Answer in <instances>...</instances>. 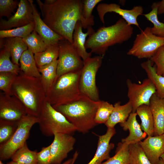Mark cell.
Here are the masks:
<instances>
[{"mask_svg":"<svg viewBox=\"0 0 164 164\" xmlns=\"http://www.w3.org/2000/svg\"><path fill=\"white\" fill-rule=\"evenodd\" d=\"M34 21L26 25L10 29L0 30L1 39L17 37L24 38L30 34L34 30Z\"/></svg>","mask_w":164,"mask_h":164,"instance_id":"cell-35","label":"cell"},{"mask_svg":"<svg viewBox=\"0 0 164 164\" xmlns=\"http://www.w3.org/2000/svg\"><path fill=\"white\" fill-rule=\"evenodd\" d=\"M27 114L22 103L12 95L0 93V120L19 122Z\"/></svg>","mask_w":164,"mask_h":164,"instance_id":"cell-12","label":"cell"},{"mask_svg":"<svg viewBox=\"0 0 164 164\" xmlns=\"http://www.w3.org/2000/svg\"><path fill=\"white\" fill-rule=\"evenodd\" d=\"M128 164H152L138 143L129 145Z\"/></svg>","mask_w":164,"mask_h":164,"instance_id":"cell-34","label":"cell"},{"mask_svg":"<svg viewBox=\"0 0 164 164\" xmlns=\"http://www.w3.org/2000/svg\"><path fill=\"white\" fill-rule=\"evenodd\" d=\"M32 7L34 21L35 23L34 30L42 38L48 46L51 44L58 43L59 41L64 39L51 29L40 17L36 7L32 0H29Z\"/></svg>","mask_w":164,"mask_h":164,"instance_id":"cell-18","label":"cell"},{"mask_svg":"<svg viewBox=\"0 0 164 164\" xmlns=\"http://www.w3.org/2000/svg\"><path fill=\"white\" fill-rule=\"evenodd\" d=\"M0 48L6 47L10 53L12 62L19 66L20 58L23 52L28 50L22 39L17 37L0 38Z\"/></svg>","mask_w":164,"mask_h":164,"instance_id":"cell-22","label":"cell"},{"mask_svg":"<svg viewBox=\"0 0 164 164\" xmlns=\"http://www.w3.org/2000/svg\"><path fill=\"white\" fill-rule=\"evenodd\" d=\"M0 49H1L0 52V72H9L19 75L21 71L20 67L11 61L10 51L5 47Z\"/></svg>","mask_w":164,"mask_h":164,"instance_id":"cell-33","label":"cell"},{"mask_svg":"<svg viewBox=\"0 0 164 164\" xmlns=\"http://www.w3.org/2000/svg\"><path fill=\"white\" fill-rule=\"evenodd\" d=\"M38 117L27 114L19 122L18 127L11 138L4 144L0 145V160L5 161L12 155L26 142L31 129L38 123Z\"/></svg>","mask_w":164,"mask_h":164,"instance_id":"cell-8","label":"cell"},{"mask_svg":"<svg viewBox=\"0 0 164 164\" xmlns=\"http://www.w3.org/2000/svg\"><path fill=\"white\" fill-rule=\"evenodd\" d=\"M18 75L11 72H0V90L7 94L12 95V88Z\"/></svg>","mask_w":164,"mask_h":164,"instance_id":"cell-39","label":"cell"},{"mask_svg":"<svg viewBox=\"0 0 164 164\" xmlns=\"http://www.w3.org/2000/svg\"><path fill=\"white\" fill-rule=\"evenodd\" d=\"M100 101L81 95L71 102L53 106L74 126L77 131L85 134L97 125L94 118Z\"/></svg>","mask_w":164,"mask_h":164,"instance_id":"cell-3","label":"cell"},{"mask_svg":"<svg viewBox=\"0 0 164 164\" xmlns=\"http://www.w3.org/2000/svg\"><path fill=\"white\" fill-rule=\"evenodd\" d=\"M43 20L53 31L73 43V36L76 25L81 21L83 28L90 27L82 15V0H56L47 5L37 0Z\"/></svg>","mask_w":164,"mask_h":164,"instance_id":"cell-1","label":"cell"},{"mask_svg":"<svg viewBox=\"0 0 164 164\" xmlns=\"http://www.w3.org/2000/svg\"><path fill=\"white\" fill-rule=\"evenodd\" d=\"M116 133L114 128H109L104 134L97 135L98 141L97 150L94 156L87 164H101L104 160L110 158V153L114 147V144L110 143V141Z\"/></svg>","mask_w":164,"mask_h":164,"instance_id":"cell-17","label":"cell"},{"mask_svg":"<svg viewBox=\"0 0 164 164\" xmlns=\"http://www.w3.org/2000/svg\"><path fill=\"white\" fill-rule=\"evenodd\" d=\"M58 60L44 66L38 67L41 74L40 80L46 94L57 77Z\"/></svg>","mask_w":164,"mask_h":164,"instance_id":"cell-26","label":"cell"},{"mask_svg":"<svg viewBox=\"0 0 164 164\" xmlns=\"http://www.w3.org/2000/svg\"><path fill=\"white\" fill-rule=\"evenodd\" d=\"M50 144L51 164H60L73 149L76 140L72 135L55 133Z\"/></svg>","mask_w":164,"mask_h":164,"instance_id":"cell-14","label":"cell"},{"mask_svg":"<svg viewBox=\"0 0 164 164\" xmlns=\"http://www.w3.org/2000/svg\"><path fill=\"white\" fill-rule=\"evenodd\" d=\"M21 72L25 75L40 78L41 74L36 65L33 53L29 50L25 51L19 60Z\"/></svg>","mask_w":164,"mask_h":164,"instance_id":"cell-25","label":"cell"},{"mask_svg":"<svg viewBox=\"0 0 164 164\" xmlns=\"http://www.w3.org/2000/svg\"><path fill=\"white\" fill-rule=\"evenodd\" d=\"M38 123L42 134L45 136H53L55 133L72 135L76 128L61 113L56 110L46 100L42 105Z\"/></svg>","mask_w":164,"mask_h":164,"instance_id":"cell-6","label":"cell"},{"mask_svg":"<svg viewBox=\"0 0 164 164\" xmlns=\"http://www.w3.org/2000/svg\"><path fill=\"white\" fill-rule=\"evenodd\" d=\"M152 10L144 14L146 19L152 23L153 26L151 28V32L157 36L164 37V23L161 22L158 18V2L153 3L151 7Z\"/></svg>","mask_w":164,"mask_h":164,"instance_id":"cell-32","label":"cell"},{"mask_svg":"<svg viewBox=\"0 0 164 164\" xmlns=\"http://www.w3.org/2000/svg\"><path fill=\"white\" fill-rule=\"evenodd\" d=\"M22 40L28 47V49L33 54L45 50L48 46L41 37L34 30Z\"/></svg>","mask_w":164,"mask_h":164,"instance_id":"cell-31","label":"cell"},{"mask_svg":"<svg viewBox=\"0 0 164 164\" xmlns=\"http://www.w3.org/2000/svg\"><path fill=\"white\" fill-rule=\"evenodd\" d=\"M7 164H23L19 163L16 162L12 161L8 162Z\"/></svg>","mask_w":164,"mask_h":164,"instance_id":"cell-47","label":"cell"},{"mask_svg":"<svg viewBox=\"0 0 164 164\" xmlns=\"http://www.w3.org/2000/svg\"><path fill=\"white\" fill-rule=\"evenodd\" d=\"M137 115L136 112H132L125 121L120 123V126L124 131L128 130L129 132L128 135L126 138H122L121 142L129 145L138 143L146 138L147 135L142 132L140 125L137 120Z\"/></svg>","mask_w":164,"mask_h":164,"instance_id":"cell-19","label":"cell"},{"mask_svg":"<svg viewBox=\"0 0 164 164\" xmlns=\"http://www.w3.org/2000/svg\"><path fill=\"white\" fill-rule=\"evenodd\" d=\"M58 45L57 77L81 70L84 66V61L72 44L64 39L59 41Z\"/></svg>","mask_w":164,"mask_h":164,"instance_id":"cell-10","label":"cell"},{"mask_svg":"<svg viewBox=\"0 0 164 164\" xmlns=\"http://www.w3.org/2000/svg\"><path fill=\"white\" fill-rule=\"evenodd\" d=\"M149 106L154 123L153 136L162 135L164 129V99L155 93L150 99Z\"/></svg>","mask_w":164,"mask_h":164,"instance_id":"cell-20","label":"cell"},{"mask_svg":"<svg viewBox=\"0 0 164 164\" xmlns=\"http://www.w3.org/2000/svg\"><path fill=\"white\" fill-rule=\"evenodd\" d=\"M81 70L57 77L46 94V100L52 106L67 104L79 97L81 95L79 81Z\"/></svg>","mask_w":164,"mask_h":164,"instance_id":"cell-5","label":"cell"},{"mask_svg":"<svg viewBox=\"0 0 164 164\" xmlns=\"http://www.w3.org/2000/svg\"><path fill=\"white\" fill-rule=\"evenodd\" d=\"M19 1L14 0H0V17H6L8 19L18 7Z\"/></svg>","mask_w":164,"mask_h":164,"instance_id":"cell-40","label":"cell"},{"mask_svg":"<svg viewBox=\"0 0 164 164\" xmlns=\"http://www.w3.org/2000/svg\"><path fill=\"white\" fill-rule=\"evenodd\" d=\"M152 164H155L164 153V134L148 136L138 143Z\"/></svg>","mask_w":164,"mask_h":164,"instance_id":"cell-16","label":"cell"},{"mask_svg":"<svg viewBox=\"0 0 164 164\" xmlns=\"http://www.w3.org/2000/svg\"><path fill=\"white\" fill-rule=\"evenodd\" d=\"M59 53L58 43L49 45L44 51L35 54L34 57L38 67L57 60Z\"/></svg>","mask_w":164,"mask_h":164,"instance_id":"cell-28","label":"cell"},{"mask_svg":"<svg viewBox=\"0 0 164 164\" xmlns=\"http://www.w3.org/2000/svg\"><path fill=\"white\" fill-rule=\"evenodd\" d=\"M129 145L124 142H119L117 145L115 154L101 164H128Z\"/></svg>","mask_w":164,"mask_h":164,"instance_id":"cell-30","label":"cell"},{"mask_svg":"<svg viewBox=\"0 0 164 164\" xmlns=\"http://www.w3.org/2000/svg\"><path fill=\"white\" fill-rule=\"evenodd\" d=\"M82 26L80 21H78L75 26L73 34L72 45L83 61L91 57L92 53L86 51L85 47L86 38L95 31L92 27L89 28L86 33L82 31Z\"/></svg>","mask_w":164,"mask_h":164,"instance_id":"cell-21","label":"cell"},{"mask_svg":"<svg viewBox=\"0 0 164 164\" xmlns=\"http://www.w3.org/2000/svg\"><path fill=\"white\" fill-rule=\"evenodd\" d=\"M50 145L43 147L41 150L37 153V160L38 164H51Z\"/></svg>","mask_w":164,"mask_h":164,"instance_id":"cell-42","label":"cell"},{"mask_svg":"<svg viewBox=\"0 0 164 164\" xmlns=\"http://www.w3.org/2000/svg\"><path fill=\"white\" fill-rule=\"evenodd\" d=\"M164 13V0L158 2V14Z\"/></svg>","mask_w":164,"mask_h":164,"instance_id":"cell-43","label":"cell"},{"mask_svg":"<svg viewBox=\"0 0 164 164\" xmlns=\"http://www.w3.org/2000/svg\"><path fill=\"white\" fill-rule=\"evenodd\" d=\"M11 92L23 105L27 114L39 116L46 99L40 78L26 76L21 71L13 84Z\"/></svg>","mask_w":164,"mask_h":164,"instance_id":"cell-4","label":"cell"},{"mask_svg":"<svg viewBox=\"0 0 164 164\" xmlns=\"http://www.w3.org/2000/svg\"><path fill=\"white\" fill-rule=\"evenodd\" d=\"M114 109V105L107 101L100 100L94 121L97 125L104 124L108 119Z\"/></svg>","mask_w":164,"mask_h":164,"instance_id":"cell-36","label":"cell"},{"mask_svg":"<svg viewBox=\"0 0 164 164\" xmlns=\"http://www.w3.org/2000/svg\"><path fill=\"white\" fill-rule=\"evenodd\" d=\"M149 59L141 63V66L145 71L149 78L155 86L156 95L159 97L164 99V76L157 74L155 65Z\"/></svg>","mask_w":164,"mask_h":164,"instance_id":"cell-24","label":"cell"},{"mask_svg":"<svg viewBox=\"0 0 164 164\" xmlns=\"http://www.w3.org/2000/svg\"><path fill=\"white\" fill-rule=\"evenodd\" d=\"M78 155V153H77L76 152V153L75 154V155H74V157L73 158V159H70L67 160V161H66L65 162H64V163H62V164H71L72 163L74 162V160H75L76 159V158L77 157V156Z\"/></svg>","mask_w":164,"mask_h":164,"instance_id":"cell-44","label":"cell"},{"mask_svg":"<svg viewBox=\"0 0 164 164\" xmlns=\"http://www.w3.org/2000/svg\"><path fill=\"white\" fill-rule=\"evenodd\" d=\"M97 10L99 19L103 24L104 23L105 15L108 12H114L121 16L128 24L134 25L138 27L137 18L139 15H142L143 12V8L141 6H135L128 10L122 9L120 5L114 3H100L97 7Z\"/></svg>","mask_w":164,"mask_h":164,"instance_id":"cell-13","label":"cell"},{"mask_svg":"<svg viewBox=\"0 0 164 164\" xmlns=\"http://www.w3.org/2000/svg\"><path fill=\"white\" fill-rule=\"evenodd\" d=\"M56 0H45L44 3L47 5H50L54 3Z\"/></svg>","mask_w":164,"mask_h":164,"instance_id":"cell-45","label":"cell"},{"mask_svg":"<svg viewBox=\"0 0 164 164\" xmlns=\"http://www.w3.org/2000/svg\"><path fill=\"white\" fill-rule=\"evenodd\" d=\"M160 158L164 161V153L162 155Z\"/></svg>","mask_w":164,"mask_h":164,"instance_id":"cell-48","label":"cell"},{"mask_svg":"<svg viewBox=\"0 0 164 164\" xmlns=\"http://www.w3.org/2000/svg\"><path fill=\"white\" fill-rule=\"evenodd\" d=\"M155 164H164V161L160 158L159 161Z\"/></svg>","mask_w":164,"mask_h":164,"instance_id":"cell-46","label":"cell"},{"mask_svg":"<svg viewBox=\"0 0 164 164\" xmlns=\"http://www.w3.org/2000/svg\"><path fill=\"white\" fill-rule=\"evenodd\" d=\"M128 88L127 96L132 105V112H136L140 106L145 104L149 105L150 99L156 93L153 84L148 78L144 79L141 84L133 83L128 79L126 80Z\"/></svg>","mask_w":164,"mask_h":164,"instance_id":"cell-11","label":"cell"},{"mask_svg":"<svg viewBox=\"0 0 164 164\" xmlns=\"http://www.w3.org/2000/svg\"><path fill=\"white\" fill-rule=\"evenodd\" d=\"M150 60L155 64L157 74L164 76V46L160 47Z\"/></svg>","mask_w":164,"mask_h":164,"instance_id":"cell-41","label":"cell"},{"mask_svg":"<svg viewBox=\"0 0 164 164\" xmlns=\"http://www.w3.org/2000/svg\"><path fill=\"white\" fill-rule=\"evenodd\" d=\"M34 22L33 10L29 0H20L15 13L8 20L1 19L0 30L12 29L26 25Z\"/></svg>","mask_w":164,"mask_h":164,"instance_id":"cell-15","label":"cell"},{"mask_svg":"<svg viewBox=\"0 0 164 164\" xmlns=\"http://www.w3.org/2000/svg\"><path fill=\"white\" fill-rule=\"evenodd\" d=\"M36 150L31 151L26 142L17 150L11 157L12 161L23 164H37Z\"/></svg>","mask_w":164,"mask_h":164,"instance_id":"cell-29","label":"cell"},{"mask_svg":"<svg viewBox=\"0 0 164 164\" xmlns=\"http://www.w3.org/2000/svg\"><path fill=\"white\" fill-rule=\"evenodd\" d=\"M132 111V105L130 101L124 105H121L120 102H118L114 105L112 112L104 124L107 128H114L118 123L125 121Z\"/></svg>","mask_w":164,"mask_h":164,"instance_id":"cell-23","label":"cell"},{"mask_svg":"<svg viewBox=\"0 0 164 164\" xmlns=\"http://www.w3.org/2000/svg\"><path fill=\"white\" fill-rule=\"evenodd\" d=\"M141 121V129L148 136H153L154 133L153 119L149 105H143L139 107L135 112Z\"/></svg>","mask_w":164,"mask_h":164,"instance_id":"cell-27","label":"cell"},{"mask_svg":"<svg viewBox=\"0 0 164 164\" xmlns=\"http://www.w3.org/2000/svg\"><path fill=\"white\" fill-rule=\"evenodd\" d=\"M164 46V37L154 35L151 28L147 27L136 35L132 47L127 54L138 59H150Z\"/></svg>","mask_w":164,"mask_h":164,"instance_id":"cell-9","label":"cell"},{"mask_svg":"<svg viewBox=\"0 0 164 164\" xmlns=\"http://www.w3.org/2000/svg\"><path fill=\"white\" fill-rule=\"evenodd\" d=\"M103 57L97 56L83 61L79 81L81 95L94 101H99V91L96 84L97 73L101 65Z\"/></svg>","mask_w":164,"mask_h":164,"instance_id":"cell-7","label":"cell"},{"mask_svg":"<svg viewBox=\"0 0 164 164\" xmlns=\"http://www.w3.org/2000/svg\"><path fill=\"white\" fill-rule=\"evenodd\" d=\"M101 1V0H82V16L90 27H92L94 24V16L92 14L93 9Z\"/></svg>","mask_w":164,"mask_h":164,"instance_id":"cell-38","label":"cell"},{"mask_svg":"<svg viewBox=\"0 0 164 164\" xmlns=\"http://www.w3.org/2000/svg\"><path fill=\"white\" fill-rule=\"evenodd\" d=\"M163 134H164V132H163Z\"/></svg>","mask_w":164,"mask_h":164,"instance_id":"cell-50","label":"cell"},{"mask_svg":"<svg viewBox=\"0 0 164 164\" xmlns=\"http://www.w3.org/2000/svg\"><path fill=\"white\" fill-rule=\"evenodd\" d=\"M0 164H4V163L2 162V161L0 160Z\"/></svg>","mask_w":164,"mask_h":164,"instance_id":"cell-49","label":"cell"},{"mask_svg":"<svg viewBox=\"0 0 164 164\" xmlns=\"http://www.w3.org/2000/svg\"><path fill=\"white\" fill-rule=\"evenodd\" d=\"M18 123L0 120V145L5 143L11 138Z\"/></svg>","mask_w":164,"mask_h":164,"instance_id":"cell-37","label":"cell"},{"mask_svg":"<svg viewBox=\"0 0 164 164\" xmlns=\"http://www.w3.org/2000/svg\"><path fill=\"white\" fill-rule=\"evenodd\" d=\"M133 33V28L122 18L108 27L103 26L89 36L85 47L91 52L103 57L108 48L128 40Z\"/></svg>","mask_w":164,"mask_h":164,"instance_id":"cell-2","label":"cell"}]
</instances>
